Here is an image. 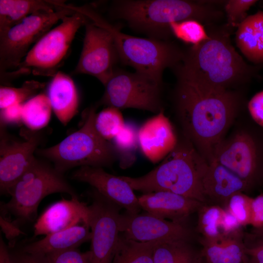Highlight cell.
<instances>
[{"label": "cell", "mask_w": 263, "mask_h": 263, "mask_svg": "<svg viewBox=\"0 0 263 263\" xmlns=\"http://www.w3.org/2000/svg\"><path fill=\"white\" fill-rule=\"evenodd\" d=\"M79 224L89 225L88 206L78 197L62 199L50 206L37 219L34 236L47 235Z\"/></svg>", "instance_id": "obj_18"}, {"label": "cell", "mask_w": 263, "mask_h": 263, "mask_svg": "<svg viewBox=\"0 0 263 263\" xmlns=\"http://www.w3.org/2000/svg\"><path fill=\"white\" fill-rule=\"evenodd\" d=\"M88 20L85 16L76 12L64 17L60 24L46 33L31 48L11 76L32 71L36 75L53 76L78 30Z\"/></svg>", "instance_id": "obj_8"}, {"label": "cell", "mask_w": 263, "mask_h": 263, "mask_svg": "<svg viewBox=\"0 0 263 263\" xmlns=\"http://www.w3.org/2000/svg\"><path fill=\"white\" fill-rule=\"evenodd\" d=\"M197 253L191 242L159 241L153 252V263H194Z\"/></svg>", "instance_id": "obj_27"}, {"label": "cell", "mask_w": 263, "mask_h": 263, "mask_svg": "<svg viewBox=\"0 0 263 263\" xmlns=\"http://www.w3.org/2000/svg\"><path fill=\"white\" fill-rule=\"evenodd\" d=\"M52 106L46 94H39L23 104L22 123L32 131L45 127L49 123Z\"/></svg>", "instance_id": "obj_28"}, {"label": "cell", "mask_w": 263, "mask_h": 263, "mask_svg": "<svg viewBox=\"0 0 263 263\" xmlns=\"http://www.w3.org/2000/svg\"><path fill=\"white\" fill-rule=\"evenodd\" d=\"M61 1L42 0H0V35L27 17L39 11H54Z\"/></svg>", "instance_id": "obj_25"}, {"label": "cell", "mask_w": 263, "mask_h": 263, "mask_svg": "<svg viewBox=\"0 0 263 263\" xmlns=\"http://www.w3.org/2000/svg\"><path fill=\"white\" fill-rule=\"evenodd\" d=\"M91 237L90 226L86 224H79L45 235L44 238L26 245L23 252L47 255L54 252L77 248L82 244L91 241Z\"/></svg>", "instance_id": "obj_22"}, {"label": "cell", "mask_w": 263, "mask_h": 263, "mask_svg": "<svg viewBox=\"0 0 263 263\" xmlns=\"http://www.w3.org/2000/svg\"><path fill=\"white\" fill-rule=\"evenodd\" d=\"M88 206L92 237L90 263H112L119 237L118 221L122 207L94 189Z\"/></svg>", "instance_id": "obj_12"}, {"label": "cell", "mask_w": 263, "mask_h": 263, "mask_svg": "<svg viewBox=\"0 0 263 263\" xmlns=\"http://www.w3.org/2000/svg\"><path fill=\"white\" fill-rule=\"evenodd\" d=\"M138 200L141 208L147 212L179 223H185L191 214L206 204L169 191L144 193Z\"/></svg>", "instance_id": "obj_19"}, {"label": "cell", "mask_w": 263, "mask_h": 263, "mask_svg": "<svg viewBox=\"0 0 263 263\" xmlns=\"http://www.w3.org/2000/svg\"><path fill=\"white\" fill-rule=\"evenodd\" d=\"M244 235L241 229L214 238L202 237L200 255L207 263H247Z\"/></svg>", "instance_id": "obj_21"}, {"label": "cell", "mask_w": 263, "mask_h": 263, "mask_svg": "<svg viewBox=\"0 0 263 263\" xmlns=\"http://www.w3.org/2000/svg\"><path fill=\"white\" fill-rule=\"evenodd\" d=\"M97 106L134 108L158 113L163 110L162 83L139 73L115 70L104 86Z\"/></svg>", "instance_id": "obj_11"}, {"label": "cell", "mask_w": 263, "mask_h": 263, "mask_svg": "<svg viewBox=\"0 0 263 263\" xmlns=\"http://www.w3.org/2000/svg\"><path fill=\"white\" fill-rule=\"evenodd\" d=\"M46 256L50 263H90L89 251L82 252L77 248L54 252Z\"/></svg>", "instance_id": "obj_36"}, {"label": "cell", "mask_w": 263, "mask_h": 263, "mask_svg": "<svg viewBox=\"0 0 263 263\" xmlns=\"http://www.w3.org/2000/svg\"><path fill=\"white\" fill-rule=\"evenodd\" d=\"M23 104H16L1 109L0 126L5 127L7 125H15L22 123Z\"/></svg>", "instance_id": "obj_38"}, {"label": "cell", "mask_w": 263, "mask_h": 263, "mask_svg": "<svg viewBox=\"0 0 263 263\" xmlns=\"http://www.w3.org/2000/svg\"><path fill=\"white\" fill-rule=\"evenodd\" d=\"M249 225L253 228H263V193L252 199Z\"/></svg>", "instance_id": "obj_40"}, {"label": "cell", "mask_w": 263, "mask_h": 263, "mask_svg": "<svg viewBox=\"0 0 263 263\" xmlns=\"http://www.w3.org/2000/svg\"><path fill=\"white\" fill-rule=\"evenodd\" d=\"M159 241L140 242L120 234L112 263H153V249Z\"/></svg>", "instance_id": "obj_26"}, {"label": "cell", "mask_w": 263, "mask_h": 263, "mask_svg": "<svg viewBox=\"0 0 263 263\" xmlns=\"http://www.w3.org/2000/svg\"><path fill=\"white\" fill-rule=\"evenodd\" d=\"M249 232L253 237L263 242V228H253Z\"/></svg>", "instance_id": "obj_44"}, {"label": "cell", "mask_w": 263, "mask_h": 263, "mask_svg": "<svg viewBox=\"0 0 263 263\" xmlns=\"http://www.w3.org/2000/svg\"><path fill=\"white\" fill-rule=\"evenodd\" d=\"M138 131L134 125L126 123L124 128L112 140L122 169L131 167L136 161V150L139 147Z\"/></svg>", "instance_id": "obj_29"}, {"label": "cell", "mask_w": 263, "mask_h": 263, "mask_svg": "<svg viewBox=\"0 0 263 263\" xmlns=\"http://www.w3.org/2000/svg\"><path fill=\"white\" fill-rule=\"evenodd\" d=\"M85 26L82 51L73 74L92 75L105 86L119 60L115 42L108 31L90 20Z\"/></svg>", "instance_id": "obj_13"}, {"label": "cell", "mask_w": 263, "mask_h": 263, "mask_svg": "<svg viewBox=\"0 0 263 263\" xmlns=\"http://www.w3.org/2000/svg\"><path fill=\"white\" fill-rule=\"evenodd\" d=\"M194 263H207L203 257L199 253L198 258L196 259Z\"/></svg>", "instance_id": "obj_45"}, {"label": "cell", "mask_w": 263, "mask_h": 263, "mask_svg": "<svg viewBox=\"0 0 263 263\" xmlns=\"http://www.w3.org/2000/svg\"><path fill=\"white\" fill-rule=\"evenodd\" d=\"M75 13L63 2L61 8L54 11L36 12L0 35V74L16 70L33 44L57 21Z\"/></svg>", "instance_id": "obj_9"}, {"label": "cell", "mask_w": 263, "mask_h": 263, "mask_svg": "<svg viewBox=\"0 0 263 263\" xmlns=\"http://www.w3.org/2000/svg\"><path fill=\"white\" fill-rule=\"evenodd\" d=\"M45 83L35 80L25 81L19 88L1 85L0 88V108L5 109L16 104H23L33 97L43 88Z\"/></svg>", "instance_id": "obj_32"}, {"label": "cell", "mask_w": 263, "mask_h": 263, "mask_svg": "<svg viewBox=\"0 0 263 263\" xmlns=\"http://www.w3.org/2000/svg\"><path fill=\"white\" fill-rule=\"evenodd\" d=\"M176 77V115L184 135L209 163L242 105L243 95L240 90L213 89Z\"/></svg>", "instance_id": "obj_1"}, {"label": "cell", "mask_w": 263, "mask_h": 263, "mask_svg": "<svg viewBox=\"0 0 263 263\" xmlns=\"http://www.w3.org/2000/svg\"><path fill=\"white\" fill-rule=\"evenodd\" d=\"M71 8L108 31L114 39L119 59L132 67L136 72L162 83L164 71L167 68L173 69L182 60L185 50L173 42L125 34L91 6L72 5Z\"/></svg>", "instance_id": "obj_5"}, {"label": "cell", "mask_w": 263, "mask_h": 263, "mask_svg": "<svg viewBox=\"0 0 263 263\" xmlns=\"http://www.w3.org/2000/svg\"><path fill=\"white\" fill-rule=\"evenodd\" d=\"M138 140L143 155L156 164L175 148L178 139L163 110L147 120L138 129Z\"/></svg>", "instance_id": "obj_17"}, {"label": "cell", "mask_w": 263, "mask_h": 263, "mask_svg": "<svg viewBox=\"0 0 263 263\" xmlns=\"http://www.w3.org/2000/svg\"><path fill=\"white\" fill-rule=\"evenodd\" d=\"M118 228L126 238L140 242H191L194 237L193 231L186 223L167 221L148 212L120 214Z\"/></svg>", "instance_id": "obj_14"}, {"label": "cell", "mask_w": 263, "mask_h": 263, "mask_svg": "<svg viewBox=\"0 0 263 263\" xmlns=\"http://www.w3.org/2000/svg\"><path fill=\"white\" fill-rule=\"evenodd\" d=\"M97 107L89 109L78 130L54 146L38 149L35 153L53 162L62 173L76 167H111L117 157L112 142L102 138L95 128Z\"/></svg>", "instance_id": "obj_6"}, {"label": "cell", "mask_w": 263, "mask_h": 263, "mask_svg": "<svg viewBox=\"0 0 263 263\" xmlns=\"http://www.w3.org/2000/svg\"><path fill=\"white\" fill-rule=\"evenodd\" d=\"M235 42L254 65L263 64V11L247 16L237 28Z\"/></svg>", "instance_id": "obj_24"}, {"label": "cell", "mask_w": 263, "mask_h": 263, "mask_svg": "<svg viewBox=\"0 0 263 263\" xmlns=\"http://www.w3.org/2000/svg\"><path fill=\"white\" fill-rule=\"evenodd\" d=\"M184 0H120L113 2L115 18L126 21L134 30L150 38L168 40L169 24L195 20L206 26L214 25L224 16L214 3Z\"/></svg>", "instance_id": "obj_3"}, {"label": "cell", "mask_w": 263, "mask_h": 263, "mask_svg": "<svg viewBox=\"0 0 263 263\" xmlns=\"http://www.w3.org/2000/svg\"><path fill=\"white\" fill-rule=\"evenodd\" d=\"M169 28L172 35L191 46L199 45L209 38L204 25L195 20L171 22Z\"/></svg>", "instance_id": "obj_33"}, {"label": "cell", "mask_w": 263, "mask_h": 263, "mask_svg": "<svg viewBox=\"0 0 263 263\" xmlns=\"http://www.w3.org/2000/svg\"><path fill=\"white\" fill-rule=\"evenodd\" d=\"M0 263H13L1 237L0 238Z\"/></svg>", "instance_id": "obj_43"}, {"label": "cell", "mask_w": 263, "mask_h": 263, "mask_svg": "<svg viewBox=\"0 0 263 263\" xmlns=\"http://www.w3.org/2000/svg\"><path fill=\"white\" fill-rule=\"evenodd\" d=\"M3 214L0 215V226L1 230L4 233L6 237L9 240H13L19 234H22V231L19 228L17 224L14 222H11L6 218Z\"/></svg>", "instance_id": "obj_41"}, {"label": "cell", "mask_w": 263, "mask_h": 263, "mask_svg": "<svg viewBox=\"0 0 263 263\" xmlns=\"http://www.w3.org/2000/svg\"><path fill=\"white\" fill-rule=\"evenodd\" d=\"M208 163L184 135L155 169L138 177L120 176L144 193L169 191L207 203L202 180Z\"/></svg>", "instance_id": "obj_4"}, {"label": "cell", "mask_w": 263, "mask_h": 263, "mask_svg": "<svg viewBox=\"0 0 263 263\" xmlns=\"http://www.w3.org/2000/svg\"><path fill=\"white\" fill-rule=\"evenodd\" d=\"M47 95L56 116L66 125L78 108L79 96L74 81L66 74L57 72L49 84Z\"/></svg>", "instance_id": "obj_23"}, {"label": "cell", "mask_w": 263, "mask_h": 263, "mask_svg": "<svg viewBox=\"0 0 263 263\" xmlns=\"http://www.w3.org/2000/svg\"><path fill=\"white\" fill-rule=\"evenodd\" d=\"M209 38L185 50L181 62L173 69L176 76L213 89L239 90L258 76L261 65H250L233 46V28L206 26Z\"/></svg>", "instance_id": "obj_2"}, {"label": "cell", "mask_w": 263, "mask_h": 263, "mask_svg": "<svg viewBox=\"0 0 263 263\" xmlns=\"http://www.w3.org/2000/svg\"><path fill=\"white\" fill-rule=\"evenodd\" d=\"M17 263H50L46 255L28 254L23 252L19 256Z\"/></svg>", "instance_id": "obj_42"}, {"label": "cell", "mask_w": 263, "mask_h": 263, "mask_svg": "<svg viewBox=\"0 0 263 263\" xmlns=\"http://www.w3.org/2000/svg\"><path fill=\"white\" fill-rule=\"evenodd\" d=\"M62 173L54 166L35 158L34 162L11 188L10 201L1 206L3 213L10 212L17 221L31 222L37 217L38 205L46 196L58 192L78 197Z\"/></svg>", "instance_id": "obj_7"}, {"label": "cell", "mask_w": 263, "mask_h": 263, "mask_svg": "<svg viewBox=\"0 0 263 263\" xmlns=\"http://www.w3.org/2000/svg\"><path fill=\"white\" fill-rule=\"evenodd\" d=\"M225 209L216 205L204 204L198 212L197 230L207 239L221 235V224Z\"/></svg>", "instance_id": "obj_30"}, {"label": "cell", "mask_w": 263, "mask_h": 263, "mask_svg": "<svg viewBox=\"0 0 263 263\" xmlns=\"http://www.w3.org/2000/svg\"><path fill=\"white\" fill-rule=\"evenodd\" d=\"M244 243L247 263H263V242L247 232H244Z\"/></svg>", "instance_id": "obj_37"}, {"label": "cell", "mask_w": 263, "mask_h": 263, "mask_svg": "<svg viewBox=\"0 0 263 263\" xmlns=\"http://www.w3.org/2000/svg\"><path fill=\"white\" fill-rule=\"evenodd\" d=\"M258 1L255 0H229L224 2L227 19L226 24L232 28H237L247 17V12Z\"/></svg>", "instance_id": "obj_35"}, {"label": "cell", "mask_w": 263, "mask_h": 263, "mask_svg": "<svg viewBox=\"0 0 263 263\" xmlns=\"http://www.w3.org/2000/svg\"><path fill=\"white\" fill-rule=\"evenodd\" d=\"M72 179L86 183L100 194L124 208L131 214L142 209L133 189L120 176L106 172L102 168L79 167L71 175Z\"/></svg>", "instance_id": "obj_16"}, {"label": "cell", "mask_w": 263, "mask_h": 263, "mask_svg": "<svg viewBox=\"0 0 263 263\" xmlns=\"http://www.w3.org/2000/svg\"><path fill=\"white\" fill-rule=\"evenodd\" d=\"M125 124L120 110L113 107H107L95 116L94 127L96 131L109 141L113 139Z\"/></svg>", "instance_id": "obj_31"}, {"label": "cell", "mask_w": 263, "mask_h": 263, "mask_svg": "<svg viewBox=\"0 0 263 263\" xmlns=\"http://www.w3.org/2000/svg\"><path fill=\"white\" fill-rule=\"evenodd\" d=\"M252 198L244 192H238L229 199L225 209L233 215L242 226L249 225Z\"/></svg>", "instance_id": "obj_34"}, {"label": "cell", "mask_w": 263, "mask_h": 263, "mask_svg": "<svg viewBox=\"0 0 263 263\" xmlns=\"http://www.w3.org/2000/svg\"><path fill=\"white\" fill-rule=\"evenodd\" d=\"M202 185L207 202L224 208L234 194L252 190L244 181L215 161H211L207 167Z\"/></svg>", "instance_id": "obj_20"}, {"label": "cell", "mask_w": 263, "mask_h": 263, "mask_svg": "<svg viewBox=\"0 0 263 263\" xmlns=\"http://www.w3.org/2000/svg\"><path fill=\"white\" fill-rule=\"evenodd\" d=\"M0 126V190L9 194L11 188L31 166L36 157L34 152L42 137L37 132L25 135V139L17 140L6 133Z\"/></svg>", "instance_id": "obj_15"}, {"label": "cell", "mask_w": 263, "mask_h": 263, "mask_svg": "<svg viewBox=\"0 0 263 263\" xmlns=\"http://www.w3.org/2000/svg\"><path fill=\"white\" fill-rule=\"evenodd\" d=\"M212 161L229 169L252 190L263 185V139L253 132L242 130L224 139L215 147Z\"/></svg>", "instance_id": "obj_10"}, {"label": "cell", "mask_w": 263, "mask_h": 263, "mask_svg": "<svg viewBox=\"0 0 263 263\" xmlns=\"http://www.w3.org/2000/svg\"><path fill=\"white\" fill-rule=\"evenodd\" d=\"M247 108L253 120L263 127V91L252 97L247 104Z\"/></svg>", "instance_id": "obj_39"}]
</instances>
